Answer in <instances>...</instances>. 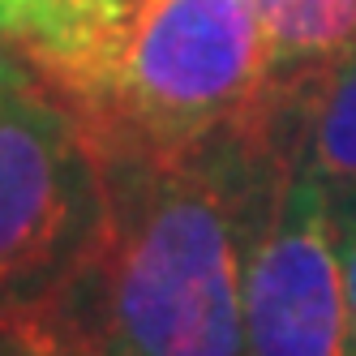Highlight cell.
<instances>
[{"mask_svg": "<svg viewBox=\"0 0 356 356\" xmlns=\"http://www.w3.org/2000/svg\"><path fill=\"white\" fill-rule=\"evenodd\" d=\"M279 90L249 0H120L95 69L60 95L95 146L189 150L258 129Z\"/></svg>", "mask_w": 356, "mask_h": 356, "instance_id": "7a4b0ae2", "label": "cell"}, {"mask_svg": "<svg viewBox=\"0 0 356 356\" xmlns=\"http://www.w3.org/2000/svg\"><path fill=\"white\" fill-rule=\"evenodd\" d=\"M120 0H0V43L31 60L56 90L95 69Z\"/></svg>", "mask_w": 356, "mask_h": 356, "instance_id": "5b68a950", "label": "cell"}, {"mask_svg": "<svg viewBox=\"0 0 356 356\" xmlns=\"http://www.w3.org/2000/svg\"><path fill=\"white\" fill-rule=\"evenodd\" d=\"M292 99L245 134L189 150L95 146L104 219L86 262L104 335L134 356H249L245 245L292 146Z\"/></svg>", "mask_w": 356, "mask_h": 356, "instance_id": "6da1fadb", "label": "cell"}, {"mask_svg": "<svg viewBox=\"0 0 356 356\" xmlns=\"http://www.w3.org/2000/svg\"><path fill=\"white\" fill-rule=\"evenodd\" d=\"M245 352L356 356L335 193L296 159V134L262 189L245 245Z\"/></svg>", "mask_w": 356, "mask_h": 356, "instance_id": "277c9868", "label": "cell"}, {"mask_svg": "<svg viewBox=\"0 0 356 356\" xmlns=\"http://www.w3.org/2000/svg\"><path fill=\"white\" fill-rule=\"evenodd\" d=\"M296 86V159L330 193H356V52Z\"/></svg>", "mask_w": 356, "mask_h": 356, "instance_id": "52a82bcc", "label": "cell"}, {"mask_svg": "<svg viewBox=\"0 0 356 356\" xmlns=\"http://www.w3.org/2000/svg\"><path fill=\"white\" fill-rule=\"evenodd\" d=\"M279 82H314L356 52V0H249Z\"/></svg>", "mask_w": 356, "mask_h": 356, "instance_id": "ba28073f", "label": "cell"}, {"mask_svg": "<svg viewBox=\"0 0 356 356\" xmlns=\"http://www.w3.org/2000/svg\"><path fill=\"white\" fill-rule=\"evenodd\" d=\"M0 356H108L86 270L52 292L0 300Z\"/></svg>", "mask_w": 356, "mask_h": 356, "instance_id": "8992f818", "label": "cell"}, {"mask_svg": "<svg viewBox=\"0 0 356 356\" xmlns=\"http://www.w3.org/2000/svg\"><path fill=\"white\" fill-rule=\"evenodd\" d=\"M104 176L69 99L0 43V300L69 284L90 262Z\"/></svg>", "mask_w": 356, "mask_h": 356, "instance_id": "3957f363", "label": "cell"}, {"mask_svg": "<svg viewBox=\"0 0 356 356\" xmlns=\"http://www.w3.org/2000/svg\"><path fill=\"white\" fill-rule=\"evenodd\" d=\"M104 339H108V335H104ZM108 356H134V352H124L120 343H112V339H108Z\"/></svg>", "mask_w": 356, "mask_h": 356, "instance_id": "30bf717a", "label": "cell"}, {"mask_svg": "<svg viewBox=\"0 0 356 356\" xmlns=\"http://www.w3.org/2000/svg\"><path fill=\"white\" fill-rule=\"evenodd\" d=\"M335 223H339V253H343V279H348L352 326H356V193H335Z\"/></svg>", "mask_w": 356, "mask_h": 356, "instance_id": "9c48e42d", "label": "cell"}]
</instances>
